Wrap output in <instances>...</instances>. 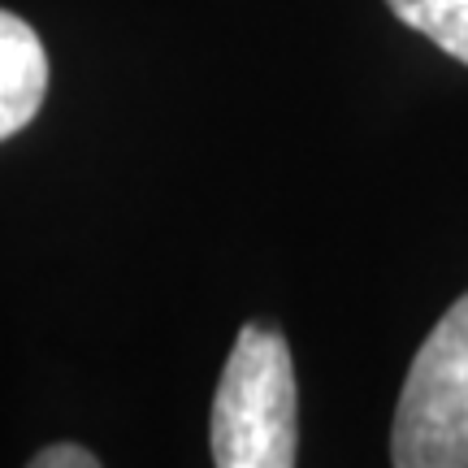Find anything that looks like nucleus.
I'll use <instances>...</instances> for the list:
<instances>
[{
    "instance_id": "obj_2",
    "label": "nucleus",
    "mask_w": 468,
    "mask_h": 468,
    "mask_svg": "<svg viewBox=\"0 0 468 468\" xmlns=\"http://www.w3.org/2000/svg\"><path fill=\"white\" fill-rule=\"evenodd\" d=\"M390 460L399 468H468V295L442 313L408 368Z\"/></svg>"
},
{
    "instance_id": "obj_1",
    "label": "nucleus",
    "mask_w": 468,
    "mask_h": 468,
    "mask_svg": "<svg viewBox=\"0 0 468 468\" xmlns=\"http://www.w3.org/2000/svg\"><path fill=\"white\" fill-rule=\"evenodd\" d=\"M295 365L278 330L243 325L213 395V464L291 468L300 455Z\"/></svg>"
},
{
    "instance_id": "obj_3",
    "label": "nucleus",
    "mask_w": 468,
    "mask_h": 468,
    "mask_svg": "<svg viewBox=\"0 0 468 468\" xmlns=\"http://www.w3.org/2000/svg\"><path fill=\"white\" fill-rule=\"evenodd\" d=\"M48 52L31 22L0 9V139L17 134L44 104Z\"/></svg>"
},
{
    "instance_id": "obj_5",
    "label": "nucleus",
    "mask_w": 468,
    "mask_h": 468,
    "mask_svg": "<svg viewBox=\"0 0 468 468\" xmlns=\"http://www.w3.org/2000/svg\"><path fill=\"white\" fill-rule=\"evenodd\" d=\"M101 460L87 452V447H74V442H61V447H44L39 455H31V468H96Z\"/></svg>"
},
{
    "instance_id": "obj_4",
    "label": "nucleus",
    "mask_w": 468,
    "mask_h": 468,
    "mask_svg": "<svg viewBox=\"0 0 468 468\" xmlns=\"http://www.w3.org/2000/svg\"><path fill=\"white\" fill-rule=\"evenodd\" d=\"M390 14L468 66V0H386Z\"/></svg>"
}]
</instances>
